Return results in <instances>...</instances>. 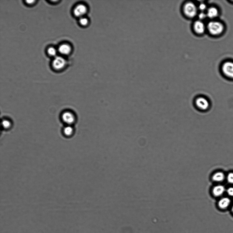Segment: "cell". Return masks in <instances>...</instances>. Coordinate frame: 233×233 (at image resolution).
<instances>
[{
    "label": "cell",
    "mask_w": 233,
    "mask_h": 233,
    "mask_svg": "<svg viewBox=\"0 0 233 233\" xmlns=\"http://www.w3.org/2000/svg\"><path fill=\"white\" fill-rule=\"evenodd\" d=\"M195 108L200 112H205L210 109L211 103L207 97L202 95L197 96L194 100Z\"/></svg>",
    "instance_id": "cell-1"
},
{
    "label": "cell",
    "mask_w": 233,
    "mask_h": 233,
    "mask_svg": "<svg viewBox=\"0 0 233 233\" xmlns=\"http://www.w3.org/2000/svg\"><path fill=\"white\" fill-rule=\"evenodd\" d=\"M224 26L220 22L215 20L211 21L207 25V30L214 36H218L223 32Z\"/></svg>",
    "instance_id": "cell-2"
},
{
    "label": "cell",
    "mask_w": 233,
    "mask_h": 233,
    "mask_svg": "<svg viewBox=\"0 0 233 233\" xmlns=\"http://www.w3.org/2000/svg\"><path fill=\"white\" fill-rule=\"evenodd\" d=\"M183 12L186 17L189 18H194L198 14V7L197 5L191 2H185L183 7Z\"/></svg>",
    "instance_id": "cell-3"
},
{
    "label": "cell",
    "mask_w": 233,
    "mask_h": 233,
    "mask_svg": "<svg viewBox=\"0 0 233 233\" xmlns=\"http://www.w3.org/2000/svg\"><path fill=\"white\" fill-rule=\"evenodd\" d=\"M222 74L229 79L233 80V62L228 61L224 62L221 68Z\"/></svg>",
    "instance_id": "cell-4"
},
{
    "label": "cell",
    "mask_w": 233,
    "mask_h": 233,
    "mask_svg": "<svg viewBox=\"0 0 233 233\" xmlns=\"http://www.w3.org/2000/svg\"><path fill=\"white\" fill-rule=\"evenodd\" d=\"M193 27L194 32L197 35H202L207 30V25L204 22L199 20L194 22Z\"/></svg>",
    "instance_id": "cell-5"
},
{
    "label": "cell",
    "mask_w": 233,
    "mask_h": 233,
    "mask_svg": "<svg viewBox=\"0 0 233 233\" xmlns=\"http://www.w3.org/2000/svg\"><path fill=\"white\" fill-rule=\"evenodd\" d=\"M87 12V8L85 5L80 4L75 7L74 10V13L77 17H82Z\"/></svg>",
    "instance_id": "cell-6"
},
{
    "label": "cell",
    "mask_w": 233,
    "mask_h": 233,
    "mask_svg": "<svg viewBox=\"0 0 233 233\" xmlns=\"http://www.w3.org/2000/svg\"><path fill=\"white\" fill-rule=\"evenodd\" d=\"M205 12L207 18L211 19H213L217 17L219 15V11L217 8L213 6L208 8Z\"/></svg>",
    "instance_id": "cell-7"
},
{
    "label": "cell",
    "mask_w": 233,
    "mask_h": 233,
    "mask_svg": "<svg viewBox=\"0 0 233 233\" xmlns=\"http://www.w3.org/2000/svg\"><path fill=\"white\" fill-rule=\"evenodd\" d=\"M65 59L61 57H56L53 61V66L56 69L59 70L62 69L65 64Z\"/></svg>",
    "instance_id": "cell-8"
},
{
    "label": "cell",
    "mask_w": 233,
    "mask_h": 233,
    "mask_svg": "<svg viewBox=\"0 0 233 233\" xmlns=\"http://www.w3.org/2000/svg\"><path fill=\"white\" fill-rule=\"evenodd\" d=\"M62 119L66 123L70 125L73 123L75 120V117L72 113L66 112L63 113L62 116Z\"/></svg>",
    "instance_id": "cell-9"
},
{
    "label": "cell",
    "mask_w": 233,
    "mask_h": 233,
    "mask_svg": "<svg viewBox=\"0 0 233 233\" xmlns=\"http://www.w3.org/2000/svg\"><path fill=\"white\" fill-rule=\"evenodd\" d=\"M225 191L224 187L221 185H218L214 187L212 190V193L214 196L219 197L222 195Z\"/></svg>",
    "instance_id": "cell-10"
},
{
    "label": "cell",
    "mask_w": 233,
    "mask_h": 233,
    "mask_svg": "<svg viewBox=\"0 0 233 233\" xmlns=\"http://www.w3.org/2000/svg\"><path fill=\"white\" fill-rule=\"evenodd\" d=\"M231 201L228 198L224 197L219 200L218 205L221 208L224 209L228 207Z\"/></svg>",
    "instance_id": "cell-11"
},
{
    "label": "cell",
    "mask_w": 233,
    "mask_h": 233,
    "mask_svg": "<svg viewBox=\"0 0 233 233\" xmlns=\"http://www.w3.org/2000/svg\"><path fill=\"white\" fill-rule=\"evenodd\" d=\"M59 52L64 55H68L71 51L70 46L67 44L61 45L58 48Z\"/></svg>",
    "instance_id": "cell-12"
},
{
    "label": "cell",
    "mask_w": 233,
    "mask_h": 233,
    "mask_svg": "<svg viewBox=\"0 0 233 233\" xmlns=\"http://www.w3.org/2000/svg\"><path fill=\"white\" fill-rule=\"evenodd\" d=\"M225 176L224 173L221 172H217L214 174L212 176V179L216 182H221L225 178Z\"/></svg>",
    "instance_id": "cell-13"
},
{
    "label": "cell",
    "mask_w": 233,
    "mask_h": 233,
    "mask_svg": "<svg viewBox=\"0 0 233 233\" xmlns=\"http://www.w3.org/2000/svg\"><path fill=\"white\" fill-rule=\"evenodd\" d=\"M73 129L72 127L70 126H68L65 127L64 129V134L67 136H69L71 135L73 132Z\"/></svg>",
    "instance_id": "cell-14"
},
{
    "label": "cell",
    "mask_w": 233,
    "mask_h": 233,
    "mask_svg": "<svg viewBox=\"0 0 233 233\" xmlns=\"http://www.w3.org/2000/svg\"><path fill=\"white\" fill-rule=\"evenodd\" d=\"M198 7V10L200 11V12H206L208 8L207 6V5L204 2H202V3H200Z\"/></svg>",
    "instance_id": "cell-15"
},
{
    "label": "cell",
    "mask_w": 233,
    "mask_h": 233,
    "mask_svg": "<svg viewBox=\"0 0 233 233\" xmlns=\"http://www.w3.org/2000/svg\"><path fill=\"white\" fill-rule=\"evenodd\" d=\"M197 17L198 20L203 21L207 18L206 13L205 12H200L198 14Z\"/></svg>",
    "instance_id": "cell-16"
},
{
    "label": "cell",
    "mask_w": 233,
    "mask_h": 233,
    "mask_svg": "<svg viewBox=\"0 0 233 233\" xmlns=\"http://www.w3.org/2000/svg\"><path fill=\"white\" fill-rule=\"evenodd\" d=\"M80 23L83 26H86L88 25V21L85 18L81 17L80 20Z\"/></svg>",
    "instance_id": "cell-17"
},
{
    "label": "cell",
    "mask_w": 233,
    "mask_h": 233,
    "mask_svg": "<svg viewBox=\"0 0 233 233\" xmlns=\"http://www.w3.org/2000/svg\"><path fill=\"white\" fill-rule=\"evenodd\" d=\"M2 125L4 128L6 129L9 128L11 126L10 121L7 120H4L2 121Z\"/></svg>",
    "instance_id": "cell-18"
},
{
    "label": "cell",
    "mask_w": 233,
    "mask_h": 233,
    "mask_svg": "<svg viewBox=\"0 0 233 233\" xmlns=\"http://www.w3.org/2000/svg\"><path fill=\"white\" fill-rule=\"evenodd\" d=\"M48 53L50 55L55 56L56 55V51L55 48H48Z\"/></svg>",
    "instance_id": "cell-19"
},
{
    "label": "cell",
    "mask_w": 233,
    "mask_h": 233,
    "mask_svg": "<svg viewBox=\"0 0 233 233\" xmlns=\"http://www.w3.org/2000/svg\"><path fill=\"white\" fill-rule=\"evenodd\" d=\"M228 181L230 183L233 184V173H230L227 177Z\"/></svg>",
    "instance_id": "cell-20"
},
{
    "label": "cell",
    "mask_w": 233,
    "mask_h": 233,
    "mask_svg": "<svg viewBox=\"0 0 233 233\" xmlns=\"http://www.w3.org/2000/svg\"><path fill=\"white\" fill-rule=\"evenodd\" d=\"M227 193L229 196H233V188H230L227 189Z\"/></svg>",
    "instance_id": "cell-21"
},
{
    "label": "cell",
    "mask_w": 233,
    "mask_h": 233,
    "mask_svg": "<svg viewBox=\"0 0 233 233\" xmlns=\"http://www.w3.org/2000/svg\"><path fill=\"white\" fill-rule=\"evenodd\" d=\"M34 1H26L27 3L29 4H31L32 3H33V2H35Z\"/></svg>",
    "instance_id": "cell-22"
},
{
    "label": "cell",
    "mask_w": 233,
    "mask_h": 233,
    "mask_svg": "<svg viewBox=\"0 0 233 233\" xmlns=\"http://www.w3.org/2000/svg\"><path fill=\"white\" fill-rule=\"evenodd\" d=\"M232 212L233 213V206H232Z\"/></svg>",
    "instance_id": "cell-23"
}]
</instances>
